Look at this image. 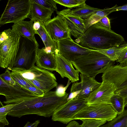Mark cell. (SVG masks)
<instances>
[{
	"label": "cell",
	"mask_w": 127,
	"mask_h": 127,
	"mask_svg": "<svg viewBox=\"0 0 127 127\" xmlns=\"http://www.w3.org/2000/svg\"><path fill=\"white\" fill-rule=\"evenodd\" d=\"M0 78L10 85L18 87H21L13 79L11 75V72L7 68L6 69L4 73L0 75Z\"/></svg>",
	"instance_id": "obj_32"
},
{
	"label": "cell",
	"mask_w": 127,
	"mask_h": 127,
	"mask_svg": "<svg viewBox=\"0 0 127 127\" xmlns=\"http://www.w3.org/2000/svg\"><path fill=\"white\" fill-rule=\"evenodd\" d=\"M127 50V43L119 46L108 49L96 50L108 57L114 62L117 61L121 55Z\"/></svg>",
	"instance_id": "obj_23"
},
{
	"label": "cell",
	"mask_w": 127,
	"mask_h": 127,
	"mask_svg": "<svg viewBox=\"0 0 127 127\" xmlns=\"http://www.w3.org/2000/svg\"><path fill=\"white\" fill-rule=\"evenodd\" d=\"M114 10L111 8L103 9H100L94 13L88 18L84 19L86 30L91 26L94 25L103 17L107 16L113 12Z\"/></svg>",
	"instance_id": "obj_24"
},
{
	"label": "cell",
	"mask_w": 127,
	"mask_h": 127,
	"mask_svg": "<svg viewBox=\"0 0 127 127\" xmlns=\"http://www.w3.org/2000/svg\"><path fill=\"white\" fill-rule=\"evenodd\" d=\"M56 62L55 71L60 75L62 78H67L74 83L79 80V72L75 69L72 62L63 56L57 49L55 52Z\"/></svg>",
	"instance_id": "obj_16"
},
{
	"label": "cell",
	"mask_w": 127,
	"mask_h": 127,
	"mask_svg": "<svg viewBox=\"0 0 127 127\" xmlns=\"http://www.w3.org/2000/svg\"><path fill=\"white\" fill-rule=\"evenodd\" d=\"M114 62L104 54L94 50L89 54L72 62L76 69L81 74L94 78L97 74L103 73Z\"/></svg>",
	"instance_id": "obj_3"
},
{
	"label": "cell",
	"mask_w": 127,
	"mask_h": 127,
	"mask_svg": "<svg viewBox=\"0 0 127 127\" xmlns=\"http://www.w3.org/2000/svg\"><path fill=\"white\" fill-rule=\"evenodd\" d=\"M127 104V99L125 100V105L126 106Z\"/></svg>",
	"instance_id": "obj_42"
},
{
	"label": "cell",
	"mask_w": 127,
	"mask_h": 127,
	"mask_svg": "<svg viewBox=\"0 0 127 127\" xmlns=\"http://www.w3.org/2000/svg\"><path fill=\"white\" fill-rule=\"evenodd\" d=\"M118 115L110 104H88L74 117L73 120L92 119L109 121Z\"/></svg>",
	"instance_id": "obj_9"
},
{
	"label": "cell",
	"mask_w": 127,
	"mask_h": 127,
	"mask_svg": "<svg viewBox=\"0 0 127 127\" xmlns=\"http://www.w3.org/2000/svg\"><path fill=\"white\" fill-rule=\"evenodd\" d=\"M71 11V10L68 8L57 11L56 13L67 25L70 35L78 38L83 35L86 30L85 20L73 15Z\"/></svg>",
	"instance_id": "obj_12"
},
{
	"label": "cell",
	"mask_w": 127,
	"mask_h": 127,
	"mask_svg": "<svg viewBox=\"0 0 127 127\" xmlns=\"http://www.w3.org/2000/svg\"><path fill=\"white\" fill-rule=\"evenodd\" d=\"M31 0H9L0 18V25L16 23L30 16Z\"/></svg>",
	"instance_id": "obj_7"
},
{
	"label": "cell",
	"mask_w": 127,
	"mask_h": 127,
	"mask_svg": "<svg viewBox=\"0 0 127 127\" xmlns=\"http://www.w3.org/2000/svg\"><path fill=\"white\" fill-rule=\"evenodd\" d=\"M111 8L114 10V11L119 10L127 11V4L119 6H117L116 4Z\"/></svg>",
	"instance_id": "obj_36"
},
{
	"label": "cell",
	"mask_w": 127,
	"mask_h": 127,
	"mask_svg": "<svg viewBox=\"0 0 127 127\" xmlns=\"http://www.w3.org/2000/svg\"><path fill=\"white\" fill-rule=\"evenodd\" d=\"M80 76L81 81L73 83L67 101L75 97L86 99L101 84V83L97 82L94 78L81 74Z\"/></svg>",
	"instance_id": "obj_11"
},
{
	"label": "cell",
	"mask_w": 127,
	"mask_h": 127,
	"mask_svg": "<svg viewBox=\"0 0 127 127\" xmlns=\"http://www.w3.org/2000/svg\"><path fill=\"white\" fill-rule=\"evenodd\" d=\"M40 123V121L39 120L36 121L32 123L28 122L23 127H37Z\"/></svg>",
	"instance_id": "obj_37"
},
{
	"label": "cell",
	"mask_w": 127,
	"mask_h": 127,
	"mask_svg": "<svg viewBox=\"0 0 127 127\" xmlns=\"http://www.w3.org/2000/svg\"><path fill=\"white\" fill-rule=\"evenodd\" d=\"M87 105L86 99L77 97L72 98L54 111L52 119L66 124L73 120L74 116Z\"/></svg>",
	"instance_id": "obj_8"
},
{
	"label": "cell",
	"mask_w": 127,
	"mask_h": 127,
	"mask_svg": "<svg viewBox=\"0 0 127 127\" xmlns=\"http://www.w3.org/2000/svg\"><path fill=\"white\" fill-rule=\"evenodd\" d=\"M100 9L90 6L86 4L82 6L71 10L72 14L83 19H86L94 12Z\"/></svg>",
	"instance_id": "obj_25"
},
{
	"label": "cell",
	"mask_w": 127,
	"mask_h": 127,
	"mask_svg": "<svg viewBox=\"0 0 127 127\" xmlns=\"http://www.w3.org/2000/svg\"><path fill=\"white\" fill-rule=\"evenodd\" d=\"M30 16L31 20L45 23L51 19L54 11L34 2H32Z\"/></svg>",
	"instance_id": "obj_19"
},
{
	"label": "cell",
	"mask_w": 127,
	"mask_h": 127,
	"mask_svg": "<svg viewBox=\"0 0 127 127\" xmlns=\"http://www.w3.org/2000/svg\"><path fill=\"white\" fill-rule=\"evenodd\" d=\"M44 25L51 38L56 42L71 36L67 25L58 15L48 21Z\"/></svg>",
	"instance_id": "obj_15"
},
{
	"label": "cell",
	"mask_w": 127,
	"mask_h": 127,
	"mask_svg": "<svg viewBox=\"0 0 127 127\" xmlns=\"http://www.w3.org/2000/svg\"><path fill=\"white\" fill-rule=\"evenodd\" d=\"M65 127H80V125L77 122L72 121L68 123Z\"/></svg>",
	"instance_id": "obj_39"
},
{
	"label": "cell",
	"mask_w": 127,
	"mask_h": 127,
	"mask_svg": "<svg viewBox=\"0 0 127 127\" xmlns=\"http://www.w3.org/2000/svg\"><path fill=\"white\" fill-rule=\"evenodd\" d=\"M0 94L5 96L6 101L38 96L33 93L21 87H18L10 85L1 78Z\"/></svg>",
	"instance_id": "obj_17"
},
{
	"label": "cell",
	"mask_w": 127,
	"mask_h": 127,
	"mask_svg": "<svg viewBox=\"0 0 127 127\" xmlns=\"http://www.w3.org/2000/svg\"></svg>",
	"instance_id": "obj_43"
},
{
	"label": "cell",
	"mask_w": 127,
	"mask_h": 127,
	"mask_svg": "<svg viewBox=\"0 0 127 127\" xmlns=\"http://www.w3.org/2000/svg\"><path fill=\"white\" fill-rule=\"evenodd\" d=\"M110 102L118 115L122 113L125 110V100L122 96L114 93L111 99Z\"/></svg>",
	"instance_id": "obj_27"
},
{
	"label": "cell",
	"mask_w": 127,
	"mask_h": 127,
	"mask_svg": "<svg viewBox=\"0 0 127 127\" xmlns=\"http://www.w3.org/2000/svg\"><path fill=\"white\" fill-rule=\"evenodd\" d=\"M40 28L35 32V34L40 36L45 46V48L47 51L55 53L57 49V42L51 38L46 29L44 24L40 22Z\"/></svg>",
	"instance_id": "obj_21"
},
{
	"label": "cell",
	"mask_w": 127,
	"mask_h": 127,
	"mask_svg": "<svg viewBox=\"0 0 127 127\" xmlns=\"http://www.w3.org/2000/svg\"><path fill=\"white\" fill-rule=\"evenodd\" d=\"M32 2L36 3L53 11H57V3L54 0H31Z\"/></svg>",
	"instance_id": "obj_31"
},
{
	"label": "cell",
	"mask_w": 127,
	"mask_h": 127,
	"mask_svg": "<svg viewBox=\"0 0 127 127\" xmlns=\"http://www.w3.org/2000/svg\"><path fill=\"white\" fill-rule=\"evenodd\" d=\"M57 3L69 8L78 7L86 4L85 0H54Z\"/></svg>",
	"instance_id": "obj_28"
},
{
	"label": "cell",
	"mask_w": 127,
	"mask_h": 127,
	"mask_svg": "<svg viewBox=\"0 0 127 127\" xmlns=\"http://www.w3.org/2000/svg\"><path fill=\"white\" fill-rule=\"evenodd\" d=\"M69 94L58 95L56 91H50L42 96L27 97L10 101L9 104H16L7 115L20 118L34 114L49 117L54 111L67 101Z\"/></svg>",
	"instance_id": "obj_1"
},
{
	"label": "cell",
	"mask_w": 127,
	"mask_h": 127,
	"mask_svg": "<svg viewBox=\"0 0 127 127\" xmlns=\"http://www.w3.org/2000/svg\"><path fill=\"white\" fill-rule=\"evenodd\" d=\"M11 71L20 75L44 94L58 86L54 74L49 71L41 69L35 65L28 70H13Z\"/></svg>",
	"instance_id": "obj_5"
},
{
	"label": "cell",
	"mask_w": 127,
	"mask_h": 127,
	"mask_svg": "<svg viewBox=\"0 0 127 127\" xmlns=\"http://www.w3.org/2000/svg\"><path fill=\"white\" fill-rule=\"evenodd\" d=\"M33 25V29L35 32L40 28L41 24L40 22L38 21H34Z\"/></svg>",
	"instance_id": "obj_38"
},
{
	"label": "cell",
	"mask_w": 127,
	"mask_h": 127,
	"mask_svg": "<svg viewBox=\"0 0 127 127\" xmlns=\"http://www.w3.org/2000/svg\"><path fill=\"white\" fill-rule=\"evenodd\" d=\"M117 89L113 83L102 82L100 86L86 99L87 104H110L111 99Z\"/></svg>",
	"instance_id": "obj_14"
},
{
	"label": "cell",
	"mask_w": 127,
	"mask_h": 127,
	"mask_svg": "<svg viewBox=\"0 0 127 127\" xmlns=\"http://www.w3.org/2000/svg\"><path fill=\"white\" fill-rule=\"evenodd\" d=\"M57 49L65 58L72 62L78 58L89 54L93 50L83 47L75 42L71 36L57 42Z\"/></svg>",
	"instance_id": "obj_10"
},
{
	"label": "cell",
	"mask_w": 127,
	"mask_h": 127,
	"mask_svg": "<svg viewBox=\"0 0 127 127\" xmlns=\"http://www.w3.org/2000/svg\"><path fill=\"white\" fill-rule=\"evenodd\" d=\"M0 127H4V126L5 125L4 124H3L1 123H0Z\"/></svg>",
	"instance_id": "obj_41"
},
{
	"label": "cell",
	"mask_w": 127,
	"mask_h": 127,
	"mask_svg": "<svg viewBox=\"0 0 127 127\" xmlns=\"http://www.w3.org/2000/svg\"><path fill=\"white\" fill-rule=\"evenodd\" d=\"M81 120L82 123L80 127H98L105 124L106 121L92 119H84Z\"/></svg>",
	"instance_id": "obj_30"
},
{
	"label": "cell",
	"mask_w": 127,
	"mask_h": 127,
	"mask_svg": "<svg viewBox=\"0 0 127 127\" xmlns=\"http://www.w3.org/2000/svg\"><path fill=\"white\" fill-rule=\"evenodd\" d=\"M126 88H127V80L117 89L115 92L119 91Z\"/></svg>",
	"instance_id": "obj_40"
},
{
	"label": "cell",
	"mask_w": 127,
	"mask_h": 127,
	"mask_svg": "<svg viewBox=\"0 0 127 127\" xmlns=\"http://www.w3.org/2000/svg\"><path fill=\"white\" fill-rule=\"evenodd\" d=\"M94 25L96 26L111 29L110 20L107 16L103 17Z\"/></svg>",
	"instance_id": "obj_33"
},
{
	"label": "cell",
	"mask_w": 127,
	"mask_h": 127,
	"mask_svg": "<svg viewBox=\"0 0 127 127\" xmlns=\"http://www.w3.org/2000/svg\"><path fill=\"white\" fill-rule=\"evenodd\" d=\"M20 36L10 29L0 33V66L7 68L14 61L18 51Z\"/></svg>",
	"instance_id": "obj_6"
},
{
	"label": "cell",
	"mask_w": 127,
	"mask_h": 127,
	"mask_svg": "<svg viewBox=\"0 0 127 127\" xmlns=\"http://www.w3.org/2000/svg\"><path fill=\"white\" fill-rule=\"evenodd\" d=\"M102 73V82L112 83L117 89L127 80V64H111Z\"/></svg>",
	"instance_id": "obj_13"
},
{
	"label": "cell",
	"mask_w": 127,
	"mask_h": 127,
	"mask_svg": "<svg viewBox=\"0 0 127 127\" xmlns=\"http://www.w3.org/2000/svg\"><path fill=\"white\" fill-rule=\"evenodd\" d=\"M116 62L120 64H127V50L121 55Z\"/></svg>",
	"instance_id": "obj_34"
},
{
	"label": "cell",
	"mask_w": 127,
	"mask_h": 127,
	"mask_svg": "<svg viewBox=\"0 0 127 127\" xmlns=\"http://www.w3.org/2000/svg\"><path fill=\"white\" fill-rule=\"evenodd\" d=\"M114 93L122 96L124 98L125 100L127 98V88L119 91L116 92Z\"/></svg>",
	"instance_id": "obj_35"
},
{
	"label": "cell",
	"mask_w": 127,
	"mask_h": 127,
	"mask_svg": "<svg viewBox=\"0 0 127 127\" xmlns=\"http://www.w3.org/2000/svg\"><path fill=\"white\" fill-rule=\"evenodd\" d=\"M12 77L16 82L22 87L33 93L38 96H42L44 93L33 84L20 75L11 72Z\"/></svg>",
	"instance_id": "obj_22"
},
{
	"label": "cell",
	"mask_w": 127,
	"mask_h": 127,
	"mask_svg": "<svg viewBox=\"0 0 127 127\" xmlns=\"http://www.w3.org/2000/svg\"><path fill=\"white\" fill-rule=\"evenodd\" d=\"M16 104H9L2 106L0 108V122L5 125H8L9 123L6 117L8 113L12 108L16 105Z\"/></svg>",
	"instance_id": "obj_29"
},
{
	"label": "cell",
	"mask_w": 127,
	"mask_h": 127,
	"mask_svg": "<svg viewBox=\"0 0 127 127\" xmlns=\"http://www.w3.org/2000/svg\"><path fill=\"white\" fill-rule=\"evenodd\" d=\"M33 22L32 20L29 21L23 20L14 24L12 26L11 30L19 36H24L33 40L35 39Z\"/></svg>",
	"instance_id": "obj_20"
},
{
	"label": "cell",
	"mask_w": 127,
	"mask_h": 127,
	"mask_svg": "<svg viewBox=\"0 0 127 127\" xmlns=\"http://www.w3.org/2000/svg\"><path fill=\"white\" fill-rule=\"evenodd\" d=\"M98 127H127V109L106 124Z\"/></svg>",
	"instance_id": "obj_26"
},
{
	"label": "cell",
	"mask_w": 127,
	"mask_h": 127,
	"mask_svg": "<svg viewBox=\"0 0 127 127\" xmlns=\"http://www.w3.org/2000/svg\"><path fill=\"white\" fill-rule=\"evenodd\" d=\"M55 53L47 51L45 47L38 48L36 62L37 66L49 71H55L56 62Z\"/></svg>",
	"instance_id": "obj_18"
},
{
	"label": "cell",
	"mask_w": 127,
	"mask_h": 127,
	"mask_svg": "<svg viewBox=\"0 0 127 127\" xmlns=\"http://www.w3.org/2000/svg\"><path fill=\"white\" fill-rule=\"evenodd\" d=\"M84 48L96 50L106 49L127 43L124 38L111 29L93 25L75 40Z\"/></svg>",
	"instance_id": "obj_2"
},
{
	"label": "cell",
	"mask_w": 127,
	"mask_h": 127,
	"mask_svg": "<svg viewBox=\"0 0 127 127\" xmlns=\"http://www.w3.org/2000/svg\"><path fill=\"white\" fill-rule=\"evenodd\" d=\"M39 46L35 39L32 40L26 37L20 36L15 59L7 68L11 71L25 70L31 69L36 63Z\"/></svg>",
	"instance_id": "obj_4"
}]
</instances>
